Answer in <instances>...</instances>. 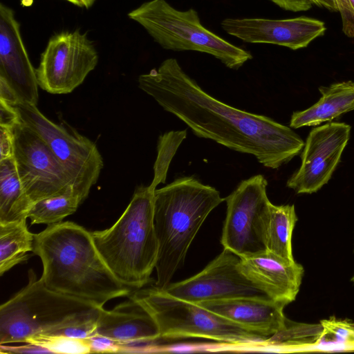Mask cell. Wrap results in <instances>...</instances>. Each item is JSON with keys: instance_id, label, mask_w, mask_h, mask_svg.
Wrapping results in <instances>:
<instances>
[{"instance_id": "obj_1", "label": "cell", "mask_w": 354, "mask_h": 354, "mask_svg": "<svg viewBox=\"0 0 354 354\" xmlns=\"http://www.w3.org/2000/svg\"><path fill=\"white\" fill-rule=\"evenodd\" d=\"M138 87L199 138L254 156L277 169L301 152L304 142L291 128L263 115L230 106L210 95L168 58L138 77Z\"/></svg>"}, {"instance_id": "obj_2", "label": "cell", "mask_w": 354, "mask_h": 354, "mask_svg": "<svg viewBox=\"0 0 354 354\" xmlns=\"http://www.w3.org/2000/svg\"><path fill=\"white\" fill-rule=\"evenodd\" d=\"M32 252L42 263L40 279L53 291L100 307L130 294L100 254L91 232L75 223L48 225L35 234Z\"/></svg>"}, {"instance_id": "obj_3", "label": "cell", "mask_w": 354, "mask_h": 354, "mask_svg": "<svg viewBox=\"0 0 354 354\" xmlns=\"http://www.w3.org/2000/svg\"><path fill=\"white\" fill-rule=\"evenodd\" d=\"M215 187L194 176L155 190L154 227L158 242L155 286L165 289L185 263L187 251L209 213L225 201Z\"/></svg>"}, {"instance_id": "obj_4", "label": "cell", "mask_w": 354, "mask_h": 354, "mask_svg": "<svg viewBox=\"0 0 354 354\" xmlns=\"http://www.w3.org/2000/svg\"><path fill=\"white\" fill-rule=\"evenodd\" d=\"M155 190L150 185L138 187L111 227L91 232L109 268L129 288L140 289L147 284L156 267L158 242L154 227Z\"/></svg>"}, {"instance_id": "obj_5", "label": "cell", "mask_w": 354, "mask_h": 354, "mask_svg": "<svg viewBox=\"0 0 354 354\" xmlns=\"http://www.w3.org/2000/svg\"><path fill=\"white\" fill-rule=\"evenodd\" d=\"M28 276V284L0 307L1 345L97 324L103 307L48 288L32 270Z\"/></svg>"}, {"instance_id": "obj_6", "label": "cell", "mask_w": 354, "mask_h": 354, "mask_svg": "<svg viewBox=\"0 0 354 354\" xmlns=\"http://www.w3.org/2000/svg\"><path fill=\"white\" fill-rule=\"evenodd\" d=\"M161 47L211 55L227 68L238 69L252 58L248 51L209 30L193 8L180 10L166 0H150L128 13Z\"/></svg>"}, {"instance_id": "obj_7", "label": "cell", "mask_w": 354, "mask_h": 354, "mask_svg": "<svg viewBox=\"0 0 354 354\" xmlns=\"http://www.w3.org/2000/svg\"><path fill=\"white\" fill-rule=\"evenodd\" d=\"M130 298L153 317L160 338L196 337L230 344L264 343L268 339L156 286L136 289Z\"/></svg>"}, {"instance_id": "obj_8", "label": "cell", "mask_w": 354, "mask_h": 354, "mask_svg": "<svg viewBox=\"0 0 354 354\" xmlns=\"http://www.w3.org/2000/svg\"><path fill=\"white\" fill-rule=\"evenodd\" d=\"M10 105L20 120L47 143L69 175L74 194L84 202L104 166L95 144L74 130L53 122L37 105L21 102Z\"/></svg>"}, {"instance_id": "obj_9", "label": "cell", "mask_w": 354, "mask_h": 354, "mask_svg": "<svg viewBox=\"0 0 354 354\" xmlns=\"http://www.w3.org/2000/svg\"><path fill=\"white\" fill-rule=\"evenodd\" d=\"M268 182L261 174L242 180L226 198L221 243L241 258L266 251L270 205Z\"/></svg>"}, {"instance_id": "obj_10", "label": "cell", "mask_w": 354, "mask_h": 354, "mask_svg": "<svg viewBox=\"0 0 354 354\" xmlns=\"http://www.w3.org/2000/svg\"><path fill=\"white\" fill-rule=\"evenodd\" d=\"M11 130L17 171L32 203L73 192L69 175L39 134L21 120Z\"/></svg>"}, {"instance_id": "obj_11", "label": "cell", "mask_w": 354, "mask_h": 354, "mask_svg": "<svg viewBox=\"0 0 354 354\" xmlns=\"http://www.w3.org/2000/svg\"><path fill=\"white\" fill-rule=\"evenodd\" d=\"M98 54L86 33L64 31L50 38L36 71L39 86L52 94H66L95 69Z\"/></svg>"}, {"instance_id": "obj_12", "label": "cell", "mask_w": 354, "mask_h": 354, "mask_svg": "<svg viewBox=\"0 0 354 354\" xmlns=\"http://www.w3.org/2000/svg\"><path fill=\"white\" fill-rule=\"evenodd\" d=\"M240 257L223 248L200 272L170 283L163 290L194 304L238 297H268L240 271Z\"/></svg>"}, {"instance_id": "obj_13", "label": "cell", "mask_w": 354, "mask_h": 354, "mask_svg": "<svg viewBox=\"0 0 354 354\" xmlns=\"http://www.w3.org/2000/svg\"><path fill=\"white\" fill-rule=\"evenodd\" d=\"M350 134L351 126L344 122H330L313 129L304 143L301 166L286 186L297 194L319 190L338 165Z\"/></svg>"}, {"instance_id": "obj_14", "label": "cell", "mask_w": 354, "mask_h": 354, "mask_svg": "<svg viewBox=\"0 0 354 354\" xmlns=\"http://www.w3.org/2000/svg\"><path fill=\"white\" fill-rule=\"evenodd\" d=\"M221 27L247 43L274 44L292 50L306 47L326 30L323 21L304 16L286 19L226 18Z\"/></svg>"}, {"instance_id": "obj_15", "label": "cell", "mask_w": 354, "mask_h": 354, "mask_svg": "<svg viewBox=\"0 0 354 354\" xmlns=\"http://www.w3.org/2000/svg\"><path fill=\"white\" fill-rule=\"evenodd\" d=\"M0 80L16 95L19 102L37 105L38 83L14 11L0 4Z\"/></svg>"}, {"instance_id": "obj_16", "label": "cell", "mask_w": 354, "mask_h": 354, "mask_svg": "<svg viewBox=\"0 0 354 354\" xmlns=\"http://www.w3.org/2000/svg\"><path fill=\"white\" fill-rule=\"evenodd\" d=\"M240 271L270 299L284 305L293 301L304 274L303 266L268 251L241 258Z\"/></svg>"}, {"instance_id": "obj_17", "label": "cell", "mask_w": 354, "mask_h": 354, "mask_svg": "<svg viewBox=\"0 0 354 354\" xmlns=\"http://www.w3.org/2000/svg\"><path fill=\"white\" fill-rule=\"evenodd\" d=\"M197 304L268 338L282 330L287 319L283 313L286 305L268 297H238Z\"/></svg>"}, {"instance_id": "obj_18", "label": "cell", "mask_w": 354, "mask_h": 354, "mask_svg": "<svg viewBox=\"0 0 354 354\" xmlns=\"http://www.w3.org/2000/svg\"><path fill=\"white\" fill-rule=\"evenodd\" d=\"M95 334L119 343L120 352H127L136 344L160 338L153 317L130 297L111 310L102 308Z\"/></svg>"}, {"instance_id": "obj_19", "label": "cell", "mask_w": 354, "mask_h": 354, "mask_svg": "<svg viewBox=\"0 0 354 354\" xmlns=\"http://www.w3.org/2000/svg\"><path fill=\"white\" fill-rule=\"evenodd\" d=\"M322 97L315 104L301 111L294 112L290 127L317 126L329 122L354 110V82H337L319 88Z\"/></svg>"}, {"instance_id": "obj_20", "label": "cell", "mask_w": 354, "mask_h": 354, "mask_svg": "<svg viewBox=\"0 0 354 354\" xmlns=\"http://www.w3.org/2000/svg\"><path fill=\"white\" fill-rule=\"evenodd\" d=\"M32 205L19 178L14 157L0 160V223L26 221Z\"/></svg>"}, {"instance_id": "obj_21", "label": "cell", "mask_w": 354, "mask_h": 354, "mask_svg": "<svg viewBox=\"0 0 354 354\" xmlns=\"http://www.w3.org/2000/svg\"><path fill=\"white\" fill-rule=\"evenodd\" d=\"M297 221L294 205L272 203L266 230V251L294 261L292 236Z\"/></svg>"}, {"instance_id": "obj_22", "label": "cell", "mask_w": 354, "mask_h": 354, "mask_svg": "<svg viewBox=\"0 0 354 354\" xmlns=\"http://www.w3.org/2000/svg\"><path fill=\"white\" fill-rule=\"evenodd\" d=\"M34 236L26 221L0 223L1 276L28 259L27 254L33 250Z\"/></svg>"}, {"instance_id": "obj_23", "label": "cell", "mask_w": 354, "mask_h": 354, "mask_svg": "<svg viewBox=\"0 0 354 354\" xmlns=\"http://www.w3.org/2000/svg\"><path fill=\"white\" fill-rule=\"evenodd\" d=\"M82 203L73 192L46 198L32 203L28 218L31 225L57 223L75 213Z\"/></svg>"}, {"instance_id": "obj_24", "label": "cell", "mask_w": 354, "mask_h": 354, "mask_svg": "<svg viewBox=\"0 0 354 354\" xmlns=\"http://www.w3.org/2000/svg\"><path fill=\"white\" fill-rule=\"evenodd\" d=\"M324 333L320 324L297 323L286 319L284 328L270 337L266 342L295 348H308L317 345Z\"/></svg>"}, {"instance_id": "obj_25", "label": "cell", "mask_w": 354, "mask_h": 354, "mask_svg": "<svg viewBox=\"0 0 354 354\" xmlns=\"http://www.w3.org/2000/svg\"><path fill=\"white\" fill-rule=\"evenodd\" d=\"M187 130L169 131L158 138L157 157L153 165V178L149 185L155 189L160 183H165L167 171L178 147L187 137Z\"/></svg>"}, {"instance_id": "obj_26", "label": "cell", "mask_w": 354, "mask_h": 354, "mask_svg": "<svg viewBox=\"0 0 354 354\" xmlns=\"http://www.w3.org/2000/svg\"><path fill=\"white\" fill-rule=\"evenodd\" d=\"M26 344L39 346L48 353L83 354L91 353L88 339L71 337L63 335L39 334L28 339Z\"/></svg>"}, {"instance_id": "obj_27", "label": "cell", "mask_w": 354, "mask_h": 354, "mask_svg": "<svg viewBox=\"0 0 354 354\" xmlns=\"http://www.w3.org/2000/svg\"><path fill=\"white\" fill-rule=\"evenodd\" d=\"M320 324L324 329L322 337H332V346L335 344L342 349L354 348V324L335 317L322 319Z\"/></svg>"}, {"instance_id": "obj_28", "label": "cell", "mask_w": 354, "mask_h": 354, "mask_svg": "<svg viewBox=\"0 0 354 354\" xmlns=\"http://www.w3.org/2000/svg\"><path fill=\"white\" fill-rule=\"evenodd\" d=\"M334 2L342 17L344 33L348 37H354V8L351 0H334Z\"/></svg>"}, {"instance_id": "obj_29", "label": "cell", "mask_w": 354, "mask_h": 354, "mask_svg": "<svg viewBox=\"0 0 354 354\" xmlns=\"http://www.w3.org/2000/svg\"><path fill=\"white\" fill-rule=\"evenodd\" d=\"M91 353L95 352H120L121 345L107 337L95 334L88 338Z\"/></svg>"}, {"instance_id": "obj_30", "label": "cell", "mask_w": 354, "mask_h": 354, "mask_svg": "<svg viewBox=\"0 0 354 354\" xmlns=\"http://www.w3.org/2000/svg\"><path fill=\"white\" fill-rule=\"evenodd\" d=\"M14 140L11 128L0 126V160L12 158Z\"/></svg>"}, {"instance_id": "obj_31", "label": "cell", "mask_w": 354, "mask_h": 354, "mask_svg": "<svg viewBox=\"0 0 354 354\" xmlns=\"http://www.w3.org/2000/svg\"><path fill=\"white\" fill-rule=\"evenodd\" d=\"M19 120L15 109L10 104L0 100V126L12 128Z\"/></svg>"}, {"instance_id": "obj_32", "label": "cell", "mask_w": 354, "mask_h": 354, "mask_svg": "<svg viewBox=\"0 0 354 354\" xmlns=\"http://www.w3.org/2000/svg\"><path fill=\"white\" fill-rule=\"evenodd\" d=\"M280 8L293 12L306 11L312 7L311 0H270Z\"/></svg>"}, {"instance_id": "obj_33", "label": "cell", "mask_w": 354, "mask_h": 354, "mask_svg": "<svg viewBox=\"0 0 354 354\" xmlns=\"http://www.w3.org/2000/svg\"><path fill=\"white\" fill-rule=\"evenodd\" d=\"M311 1L319 6H324L328 9L337 10L334 0H311Z\"/></svg>"}, {"instance_id": "obj_34", "label": "cell", "mask_w": 354, "mask_h": 354, "mask_svg": "<svg viewBox=\"0 0 354 354\" xmlns=\"http://www.w3.org/2000/svg\"><path fill=\"white\" fill-rule=\"evenodd\" d=\"M80 4V7L88 8L93 6L95 0H77Z\"/></svg>"}, {"instance_id": "obj_35", "label": "cell", "mask_w": 354, "mask_h": 354, "mask_svg": "<svg viewBox=\"0 0 354 354\" xmlns=\"http://www.w3.org/2000/svg\"><path fill=\"white\" fill-rule=\"evenodd\" d=\"M65 1H67L75 6H80V4L79 3V1L77 0H65Z\"/></svg>"}, {"instance_id": "obj_36", "label": "cell", "mask_w": 354, "mask_h": 354, "mask_svg": "<svg viewBox=\"0 0 354 354\" xmlns=\"http://www.w3.org/2000/svg\"><path fill=\"white\" fill-rule=\"evenodd\" d=\"M351 3H352V5H353V6L354 8V0H351Z\"/></svg>"}, {"instance_id": "obj_37", "label": "cell", "mask_w": 354, "mask_h": 354, "mask_svg": "<svg viewBox=\"0 0 354 354\" xmlns=\"http://www.w3.org/2000/svg\"><path fill=\"white\" fill-rule=\"evenodd\" d=\"M351 281L354 283V275H353V277H352Z\"/></svg>"}]
</instances>
